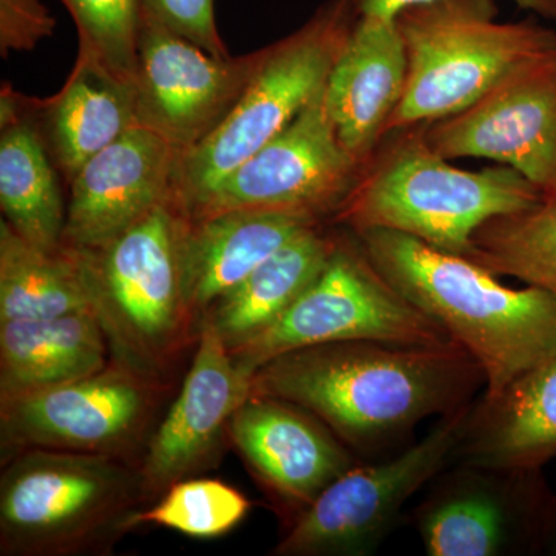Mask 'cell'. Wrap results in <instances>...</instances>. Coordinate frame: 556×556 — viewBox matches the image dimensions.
Instances as JSON below:
<instances>
[{"label":"cell","mask_w":556,"mask_h":556,"mask_svg":"<svg viewBox=\"0 0 556 556\" xmlns=\"http://www.w3.org/2000/svg\"><path fill=\"white\" fill-rule=\"evenodd\" d=\"M94 313L0 321V401L87 378L109 365Z\"/></svg>","instance_id":"obj_22"},{"label":"cell","mask_w":556,"mask_h":556,"mask_svg":"<svg viewBox=\"0 0 556 556\" xmlns=\"http://www.w3.org/2000/svg\"><path fill=\"white\" fill-rule=\"evenodd\" d=\"M188 215L169 199L101 249L78 252L94 313L113 361L167 383V376L199 339L182 287V236Z\"/></svg>","instance_id":"obj_5"},{"label":"cell","mask_w":556,"mask_h":556,"mask_svg":"<svg viewBox=\"0 0 556 556\" xmlns=\"http://www.w3.org/2000/svg\"><path fill=\"white\" fill-rule=\"evenodd\" d=\"M470 407L442 416L422 441L399 455L350 468L292 521L273 555L372 554L397 525L405 504L452 464Z\"/></svg>","instance_id":"obj_10"},{"label":"cell","mask_w":556,"mask_h":556,"mask_svg":"<svg viewBox=\"0 0 556 556\" xmlns=\"http://www.w3.org/2000/svg\"><path fill=\"white\" fill-rule=\"evenodd\" d=\"M79 36V53L115 78L135 84L141 0H61Z\"/></svg>","instance_id":"obj_28"},{"label":"cell","mask_w":556,"mask_h":556,"mask_svg":"<svg viewBox=\"0 0 556 556\" xmlns=\"http://www.w3.org/2000/svg\"><path fill=\"white\" fill-rule=\"evenodd\" d=\"M536 554L556 555V495L552 493L548 500L543 526H541L540 540H538Z\"/></svg>","instance_id":"obj_32"},{"label":"cell","mask_w":556,"mask_h":556,"mask_svg":"<svg viewBox=\"0 0 556 556\" xmlns=\"http://www.w3.org/2000/svg\"><path fill=\"white\" fill-rule=\"evenodd\" d=\"M228 438L292 521L356 466L331 428L281 399L251 394L230 417Z\"/></svg>","instance_id":"obj_16"},{"label":"cell","mask_w":556,"mask_h":556,"mask_svg":"<svg viewBox=\"0 0 556 556\" xmlns=\"http://www.w3.org/2000/svg\"><path fill=\"white\" fill-rule=\"evenodd\" d=\"M146 503L139 466L119 457L30 448L2 460L0 555L105 552Z\"/></svg>","instance_id":"obj_4"},{"label":"cell","mask_w":556,"mask_h":556,"mask_svg":"<svg viewBox=\"0 0 556 556\" xmlns=\"http://www.w3.org/2000/svg\"><path fill=\"white\" fill-rule=\"evenodd\" d=\"M328 226H314L289 240L204 313L228 348L273 325L316 280L338 243L339 233Z\"/></svg>","instance_id":"obj_24"},{"label":"cell","mask_w":556,"mask_h":556,"mask_svg":"<svg viewBox=\"0 0 556 556\" xmlns=\"http://www.w3.org/2000/svg\"><path fill=\"white\" fill-rule=\"evenodd\" d=\"M408 61L394 17L358 16L325 86L329 116L358 163L382 141L407 86Z\"/></svg>","instance_id":"obj_18"},{"label":"cell","mask_w":556,"mask_h":556,"mask_svg":"<svg viewBox=\"0 0 556 556\" xmlns=\"http://www.w3.org/2000/svg\"><path fill=\"white\" fill-rule=\"evenodd\" d=\"M94 313L83 258L65 247L46 251L0 222V321ZM97 314V313H94Z\"/></svg>","instance_id":"obj_25"},{"label":"cell","mask_w":556,"mask_h":556,"mask_svg":"<svg viewBox=\"0 0 556 556\" xmlns=\"http://www.w3.org/2000/svg\"><path fill=\"white\" fill-rule=\"evenodd\" d=\"M424 137L442 159L495 161L556 200V51L514 70L468 108L424 124Z\"/></svg>","instance_id":"obj_13"},{"label":"cell","mask_w":556,"mask_h":556,"mask_svg":"<svg viewBox=\"0 0 556 556\" xmlns=\"http://www.w3.org/2000/svg\"><path fill=\"white\" fill-rule=\"evenodd\" d=\"M20 102L67 185L87 161L138 126L135 84L83 54L60 93L43 101L20 94Z\"/></svg>","instance_id":"obj_21"},{"label":"cell","mask_w":556,"mask_h":556,"mask_svg":"<svg viewBox=\"0 0 556 556\" xmlns=\"http://www.w3.org/2000/svg\"><path fill=\"white\" fill-rule=\"evenodd\" d=\"M380 276L478 362L493 397L556 356V299L515 289L464 255L388 229L351 232Z\"/></svg>","instance_id":"obj_2"},{"label":"cell","mask_w":556,"mask_h":556,"mask_svg":"<svg viewBox=\"0 0 556 556\" xmlns=\"http://www.w3.org/2000/svg\"><path fill=\"white\" fill-rule=\"evenodd\" d=\"M56 20L40 0H0V53L30 51L50 38Z\"/></svg>","instance_id":"obj_30"},{"label":"cell","mask_w":556,"mask_h":556,"mask_svg":"<svg viewBox=\"0 0 556 556\" xmlns=\"http://www.w3.org/2000/svg\"><path fill=\"white\" fill-rule=\"evenodd\" d=\"M265 49L219 58L142 17L138 43V126L178 153L208 137L243 97Z\"/></svg>","instance_id":"obj_14"},{"label":"cell","mask_w":556,"mask_h":556,"mask_svg":"<svg viewBox=\"0 0 556 556\" xmlns=\"http://www.w3.org/2000/svg\"><path fill=\"white\" fill-rule=\"evenodd\" d=\"M0 207L3 219L28 243L46 251L62 247L67 207L58 169L38 127L9 84L0 98Z\"/></svg>","instance_id":"obj_23"},{"label":"cell","mask_w":556,"mask_h":556,"mask_svg":"<svg viewBox=\"0 0 556 556\" xmlns=\"http://www.w3.org/2000/svg\"><path fill=\"white\" fill-rule=\"evenodd\" d=\"M251 379L230 356L211 318L201 317L195 354L181 391L139 459L146 503L217 459L230 417L251 396Z\"/></svg>","instance_id":"obj_15"},{"label":"cell","mask_w":556,"mask_h":556,"mask_svg":"<svg viewBox=\"0 0 556 556\" xmlns=\"http://www.w3.org/2000/svg\"><path fill=\"white\" fill-rule=\"evenodd\" d=\"M178 150L135 126L70 179L62 247L91 252L172 199Z\"/></svg>","instance_id":"obj_17"},{"label":"cell","mask_w":556,"mask_h":556,"mask_svg":"<svg viewBox=\"0 0 556 556\" xmlns=\"http://www.w3.org/2000/svg\"><path fill=\"white\" fill-rule=\"evenodd\" d=\"M142 17L188 39L207 53L230 56L219 36L214 0H141Z\"/></svg>","instance_id":"obj_29"},{"label":"cell","mask_w":556,"mask_h":556,"mask_svg":"<svg viewBox=\"0 0 556 556\" xmlns=\"http://www.w3.org/2000/svg\"><path fill=\"white\" fill-rule=\"evenodd\" d=\"M354 340L401 345L452 342L433 318L380 276L346 230L339 233L327 265L305 292L273 325L229 348V353L252 376L288 351Z\"/></svg>","instance_id":"obj_8"},{"label":"cell","mask_w":556,"mask_h":556,"mask_svg":"<svg viewBox=\"0 0 556 556\" xmlns=\"http://www.w3.org/2000/svg\"><path fill=\"white\" fill-rule=\"evenodd\" d=\"M407 86L386 134L468 108L527 62L556 51V33L533 21H497L495 0H430L399 11Z\"/></svg>","instance_id":"obj_6"},{"label":"cell","mask_w":556,"mask_h":556,"mask_svg":"<svg viewBox=\"0 0 556 556\" xmlns=\"http://www.w3.org/2000/svg\"><path fill=\"white\" fill-rule=\"evenodd\" d=\"M251 503L218 479L188 478L175 482L152 507L139 510L134 527H166L190 538L226 535L247 518Z\"/></svg>","instance_id":"obj_27"},{"label":"cell","mask_w":556,"mask_h":556,"mask_svg":"<svg viewBox=\"0 0 556 556\" xmlns=\"http://www.w3.org/2000/svg\"><path fill=\"white\" fill-rule=\"evenodd\" d=\"M164 390L166 383L112 358L87 378L0 401L2 460L46 448L137 463Z\"/></svg>","instance_id":"obj_9"},{"label":"cell","mask_w":556,"mask_h":556,"mask_svg":"<svg viewBox=\"0 0 556 556\" xmlns=\"http://www.w3.org/2000/svg\"><path fill=\"white\" fill-rule=\"evenodd\" d=\"M556 457V356L468 409L452 464L535 471Z\"/></svg>","instance_id":"obj_20"},{"label":"cell","mask_w":556,"mask_h":556,"mask_svg":"<svg viewBox=\"0 0 556 556\" xmlns=\"http://www.w3.org/2000/svg\"><path fill=\"white\" fill-rule=\"evenodd\" d=\"M467 258L556 299V200L489 219L475 232Z\"/></svg>","instance_id":"obj_26"},{"label":"cell","mask_w":556,"mask_h":556,"mask_svg":"<svg viewBox=\"0 0 556 556\" xmlns=\"http://www.w3.org/2000/svg\"><path fill=\"white\" fill-rule=\"evenodd\" d=\"M356 20L346 0H329L299 30L266 47L229 115L199 144L178 153L172 199L186 215L325 89Z\"/></svg>","instance_id":"obj_7"},{"label":"cell","mask_w":556,"mask_h":556,"mask_svg":"<svg viewBox=\"0 0 556 556\" xmlns=\"http://www.w3.org/2000/svg\"><path fill=\"white\" fill-rule=\"evenodd\" d=\"M543 200L535 185L503 164L457 169L427 144L419 124L382 138L328 225L396 230L467 257L485 222Z\"/></svg>","instance_id":"obj_3"},{"label":"cell","mask_w":556,"mask_h":556,"mask_svg":"<svg viewBox=\"0 0 556 556\" xmlns=\"http://www.w3.org/2000/svg\"><path fill=\"white\" fill-rule=\"evenodd\" d=\"M551 496L541 470L455 464L430 482L413 518L428 556L530 555Z\"/></svg>","instance_id":"obj_12"},{"label":"cell","mask_w":556,"mask_h":556,"mask_svg":"<svg viewBox=\"0 0 556 556\" xmlns=\"http://www.w3.org/2000/svg\"><path fill=\"white\" fill-rule=\"evenodd\" d=\"M356 16L396 17L399 11L430 0H346ZM521 9L556 20V0H514Z\"/></svg>","instance_id":"obj_31"},{"label":"cell","mask_w":556,"mask_h":556,"mask_svg":"<svg viewBox=\"0 0 556 556\" xmlns=\"http://www.w3.org/2000/svg\"><path fill=\"white\" fill-rule=\"evenodd\" d=\"M361 167L340 142L324 89L287 129L219 181L188 217L252 208L329 223Z\"/></svg>","instance_id":"obj_11"},{"label":"cell","mask_w":556,"mask_h":556,"mask_svg":"<svg viewBox=\"0 0 556 556\" xmlns=\"http://www.w3.org/2000/svg\"><path fill=\"white\" fill-rule=\"evenodd\" d=\"M318 225L325 223L291 212L252 208L188 217L181 260L190 313L200 321L274 252Z\"/></svg>","instance_id":"obj_19"},{"label":"cell","mask_w":556,"mask_h":556,"mask_svg":"<svg viewBox=\"0 0 556 556\" xmlns=\"http://www.w3.org/2000/svg\"><path fill=\"white\" fill-rule=\"evenodd\" d=\"M484 372L455 340L441 345L354 340L288 351L255 369L251 394L305 408L351 452L372 455L431 416L471 404Z\"/></svg>","instance_id":"obj_1"}]
</instances>
